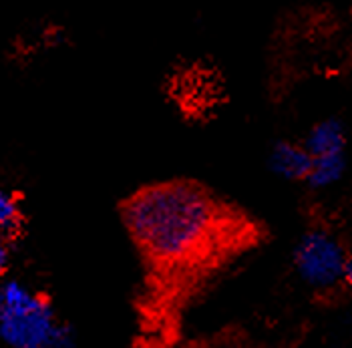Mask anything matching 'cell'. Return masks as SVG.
Returning a JSON list of instances; mask_svg holds the SVG:
<instances>
[{"mask_svg": "<svg viewBox=\"0 0 352 348\" xmlns=\"http://www.w3.org/2000/svg\"><path fill=\"white\" fill-rule=\"evenodd\" d=\"M125 224L149 262L186 264L204 256L223 224V210L195 184L141 189L125 206Z\"/></svg>", "mask_w": 352, "mask_h": 348, "instance_id": "cell-1", "label": "cell"}, {"mask_svg": "<svg viewBox=\"0 0 352 348\" xmlns=\"http://www.w3.org/2000/svg\"><path fill=\"white\" fill-rule=\"evenodd\" d=\"M0 338L12 348H71L73 332L58 324L49 300L16 280L0 282Z\"/></svg>", "mask_w": 352, "mask_h": 348, "instance_id": "cell-2", "label": "cell"}, {"mask_svg": "<svg viewBox=\"0 0 352 348\" xmlns=\"http://www.w3.org/2000/svg\"><path fill=\"white\" fill-rule=\"evenodd\" d=\"M346 254L340 243L322 230L304 234L294 250V266L300 278L318 290L332 288L342 280Z\"/></svg>", "mask_w": 352, "mask_h": 348, "instance_id": "cell-3", "label": "cell"}, {"mask_svg": "<svg viewBox=\"0 0 352 348\" xmlns=\"http://www.w3.org/2000/svg\"><path fill=\"white\" fill-rule=\"evenodd\" d=\"M312 155L304 149V145L292 143V141H278L272 147L270 167L272 171L284 180L302 182L308 180L312 169Z\"/></svg>", "mask_w": 352, "mask_h": 348, "instance_id": "cell-4", "label": "cell"}, {"mask_svg": "<svg viewBox=\"0 0 352 348\" xmlns=\"http://www.w3.org/2000/svg\"><path fill=\"white\" fill-rule=\"evenodd\" d=\"M304 149L316 157H328V155H342L344 149V129L340 121L336 119H326L316 123L304 141Z\"/></svg>", "mask_w": 352, "mask_h": 348, "instance_id": "cell-5", "label": "cell"}, {"mask_svg": "<svg viewBox=\"0 0 352 348\" xmlns=\"http://www.w3.org/2000/svg\"><path fill=\"white\" fill-rule=\"evenodd\" d=\"M344 157L342 155H328V157H316L312 163L310 175H308V184L312 188L322 189L328 186H334L342 173H344Z\"/></svg>", "mask_w": 352, "mask_h": 348, "instance_id": "cell-6", "label": "cell"}, {"mask_svg": "<svg viewBox=\"0 0 352 348\" xmlns=\"http://www.w3.org/2000/svg\"><path fill=\"white\" fill-rule=\"evenodd\" d=\"M19 219H21V210L16 197L0 188V230L2 232L16 230Z\"/></svg>", "mask_w": 352, "mask_h": 348, "instance_id": "cell-7", "label": "cell"}, {"mask_svg": "<svg viewBox=\"0 0 352 348\" xmlns=\"http://www.w3.org/2000/svg\"><path fill=\"white\" fill-rule=\"evenodd\" d=\"M342 282H346L349 286H352V254L346 256L344 260V268H342Z\"/></svg>", "mask_w": 352, "mask_h": 348, "instance_id": "cell-8", "label": "cell"}, {"mask_svg": "<svg viewBox=\"0 0 352 348\" xmlns=\"http://www.w3.org/2000/svg\"><path fill=\"white\" fill-rule=\"evenodd\" d=\"M6 268H8V250H6L4 241L0 240V276L6 272Z\"/></svg>", "mask_w": 352, "mask_h": 348, "instance_id": "cell-9", "label": "cell"}]
</instances>
